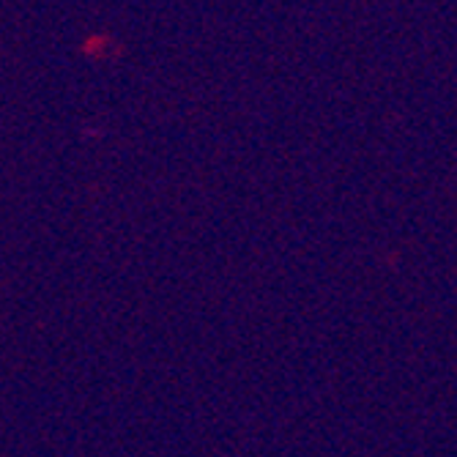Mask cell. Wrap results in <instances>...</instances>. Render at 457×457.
Wrapping results in <instances>:
<instances>
[]
</instances>
